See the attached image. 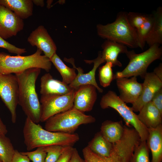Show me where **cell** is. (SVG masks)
I'll return each instance as SVG.
<instances>
[{
  "mask_svg": "<svg viewBox=\"0 0 162 162\" xmlns=\"http://www.w3.org/2000/svg\"><path fill=\"white\" fill-rule=\"evenodd\" d=\"M140 143L137 137L126 131L119 141L112 143V149L109 157L99 156L87 146L83 149L82 154L86 162H130L134 151Z\"/></svg>",
  "mask_w": 162,
  "mask_h": 162,
  "instance_id": "obj_5",
  "label": "cell"
},
{
  "mask_svg": "<svg viewBox=\"0 0 162 162\" xmlns=\"http://www.w3.org/2000/svg\"><path fill=\"white\" fill-rule=\"evenodd\" d=\"M74 89L62 81L54 79L50 73H46L40 78V93L42 96L62 95Z\"/></svg>",
  "mask_w": 162,
  "mask_h": 162,
  "instance_id": "obj_17",
  "label": "cell"
},
{
  "mask_svg": "<svg viewBox=\"0 0 162 162\" xmlns=\"http://www.w3.org/2000/svg\"><path fill=\"white\" fill-rule=\"evenodd\" d=\"M15 151L9 138L0 134V160L1 162H11Z\"/></svg>",
  "mask_w": 162,
  "mask_h": 162,
  "instance_id": "obj_26",
  "label": "cell"
},
{
  "mask_svg": "<svg viewBox=\"0 0 162 162\" xmlns=\"http://www.w3.org/2000/svg\"><path fill=\"white\" fill-rule=\"evenodd\" d=\"M68 162H86L80 156L77 150L74 148L71 156Z\"/></svg>",
  "mask_w": 162,
  "mask_h": 162,
  "instance_id": "obj_37",
  "label": "cell"
},
{
  "mask_svg": "<svg viewBox=\"0 0 162 162\" xmlns=\"http://www.w3.org/2000/svg\"><path fill=\"white\" fill-rule=\"evenodd\" d=\"M50 60L60 74L62 77V81L68 85L70 84L76 76L75 69L74 68H71L66 65L56 53L53 55Z\"/></svg>",
  "mask_w": 162,
  "mask_h": 162,
  "instance_id": "obj_25",
  "label": "cell"
},
{
  "mask_svg": "<svg viewBox=\"0 0 162 162\" xmlns=\"http://www.w3.org/2000/svg\"><path fill=\"white\" fill-rule=\"evenodd\" d=\"M0 4L11 10L22 20L33 14L32 0H0Z\"/></svg>",
  "mask_w": 162,
  "mask_h": 162,
  "instance_id": "obj_21",
  "label": "cell"
},
{
  "mask_svg": "<svg viewBox=\"0 0 162 162\" xmlns=\"http://www.w3.org/2000/svg\"><path fill=\"white\" fill-rule=\"evenodd\" d=\"M100 131L107 140L112 143L122 138L124 132V126L122 121L107 120L102 123Z\"/></svg>",
  "mask_w": 162,
  "mask_h": 162,
  "instance_id": "obj_22",
  "label": "cell"
},
{
  "mask_svg": "<svg viewBox=\"0 0 162 162\" xmlns=\"http://www.w3.org/2000/svg\"><path fill=\"white\" fill-rule=\"evenodd\" d=\"M69 146L53 145L44 146L46 152L45 162H56L58 158Z\"/></svg>",
  "mask_w": 162,
  "mask_h": 162,
  "instance_id": "obj_30",
  "label": "cell"
},
{
  "mask_svg": "<svg viewBox=\"0 0 162 162\" xmlns=\"http://www.w3.org/2000/svg\"><path fill=\"white\" fill-rule=\"evenodd\" d=\"M52 1L48 0L47 1V7L48 8H50V7L51 4L52 3Z\"/></svg>",
  "mask_w": 162,
  "mask_h": 162,
  "instance_id": "obj_41",
  "label": "cell"
},
{
  "mask_svg": "<svg viewBox=\"0 0 162 162\" xmlns=\"http://www.w3.org/2000/svg\"><path fill=\"white\" fill-rule=\"evenodd\" d=\"M153 20V15H148L146 21L136 30L138 47L142 50L146 43V40L151 29Z\"/></svg>",
  "mask_w": 162,
  "mask_h": 162,
  "instance_id": "obj_27",
  "label": "cell"
},
{
  "mask_svg": "<svg viewBox=\"0 0 162 162\" xmlns=\"http://www.w3.org/2000/svg\"><path fill=\"white\" fill-rule=\"evenodd\" d=\"M64 60L66 62L71 64L73 68L76 69L78 71V74L75 78L69 85L71 88L74 89H77L81 86L91 85L94 86L99 93H102L103 92V89L100 88L97 84L95 77L96 72L97 68L101 64L105 62L101 57V52H99L98 56L96 58L91 60H84L87 63H94V66L92 70L86 74L83 73V70L81 68L76 67L74 59L65 58Z\"/></svg>",
  "mask_w": 162,
  "mask_h": 162,
  "instance_id": "obj_11",
  "label": "cell"
},
{
  "mask_svg": "<svg viewBox=\"0 0 162 162\" xmlns=\"http://www.w3.org/2000/svg\"><path fill=\"white\" fill-rule=\"evenodd\" d=\"M24 23L11 10L0 4V36L4 39L17 35L23 28Z\"/></svg>",
  "mask_w": 162,
  "mask_h": 162,
  "instance_id": "obj_12",
  "label": "cell"
},
{
  "mask_svg": "<svg viewBox=\"0 0 162 162\" xmlns=\"http://www.w3.org/2000/svg\"><path fill=\"white\" fill-rule=\"evenodd\" d=\"M141 94L133 104L134 112H139L146 104L151 101L155 93L162 88V81L152 72H147L144 78Z\"/></svg>",
  "mask_w": 162,
  "mask_h": 162,
  "instance_id": "obj_13",
  "label": "cell"
},
{
  "mask_svg": "<svg viewBox=\"0 0 162 162\" xmlns=\"http://www.w3.org/2000/svg\"><path fill=\"white\" fill-rule=\"evenodd\" d=\"M27 156L32 162H45L46 152L44 147H40L33 151L20 152Z\"/></svg>",
  "mask_w": 162,
  "mask_h": 162,
  "instance_id": "obj_32",
  "label": "cell"
},
{
  "mask_svg": "<svg viewBox=\"0 0 162 162\" xmlns=\"http://www.w3.org/2000/svg\"><path fill=\"white\" fill-rule=\"evenodd\" d=\"M137 115L140 122L148 129L162 124V114L151 101L145 104Z\"/></svg>",
  "mask_w": 162,
  "mask_h": 162,
  "instance_id": "obj_18",
  "label": "cell"
},
{
  "mask_svg": "<svg viewBox=\"0 0 162 162\" xmlns=\"http://www.w3.org/2000/svg\"><path fill=\"white\" fill-rule=\"evenodd\" d=\"M42 51L37 49L34 54L27 56H11L0 53V74H15L29 68H38L48 72L51 68L50 59L42 55Z\"/></svg>",
  "mask_w": 162,
  "mask_h": 162,
  "instance_id": "obj_4",
  "label": "cell"
},
{
  "mask_svg": "<svg viewBox=\"0 0 162 162\" xmlns=\"http://www.w3.org/2000/svg\"><path fill=\"white\" fill-rule=\"evenodd\" d=\"M154 74L162 81V64L160 63L155 68L153 72Z\"/></svg>",
  "mask_w": 162,
  "mask_h": 162,
  "instance_id": "obj_38",
  "label": "cell"
},
{
  "mask_svg": "<svg viewBox=\"0 0 162 162\" xmlns=\"http://www.w3.org/2000/svg\"><path fill=\"white\" fill-rule=\"evenodd\" d=\"M98 35L107 40L114 41L131 48L138 47L136 30L128 19L127 13H118L115 21L106 25L97 26Z\"/></svg>",
  "mask_w": 162,
  "mask_h": 162,
  "instance_id": "obj_3",
  "label": "cell"
},
{
  "mask_svg": "<svg viewBox=\"0 0 162 162\" xmlns=\"http://www.w3.org/2000/svg\"><path fill=\"white\" fill-rule=\"evenodd\" d=\"M160 46L154 44L139 54L136 53L133 50L128 51L125 54L129 60V62L123 70L114 74V79L138 76L144 78L149 65L161 57L162 48Z\"/></svg>",
  "mask_w": 162,
  "mask_h": 162,
  "instance_id": "obj_6",
  "label": "cell"
},
{
  "mask_svg": "<svg viewBox=\"0 0 162 162\" xmlns=\"http://www.w3.org/2000/svg\"><path fill=\"white\" fill-rule=\"evenodd\" d=\"M23 133L24 142L28 151L40 147L53 145L72 146L80 139L77 134L47 130L27 117Z\"/></svg>",
  "mask_w": 162,
  "mask_h": 162,
  "instance_id": "obj_1",
  "label": "cell"
},
{
  "mask_svg": "<svg viewBox=\"0 0 162 162\" xmlns=\"http://www.w3.org/2000/svg\"><path fill=\"white\" fill-rule=\"evenodd\" d=\"M146 142L151 152V162L162 161V124L154 128H148Z\"/></svg>",
  "mask_w": 162,
  "mask_h": 162,
  "instance_id": "obj_20",
  "label": "cell"
},
{
  "mask_svg": "<svg viewBox=\"0 0 162 162\" xmlns=\"http://www.w3.org/2000/svg\"><path fill=\"white\" fill-rule=\"evenodd\" d=\"M100 106L102 109L110 107L114 109L125 121L126 125L132 126L138 133L141 141H146L148 129L139 120L137 115L131 107L127 106L114 91L110 90L101 98Z\"/></svg>",
  "mask_w": 162,
  "mask_h": 162,
  "instance_id": "obj_8",
  "label": "cell"
},
{
  "mask_svg": "<svg viewBox=\"0 0 162 162\" xmlns=\"http://www.w3.org/2000/svg\"><path fill=\"white\" fill-rule=\"evenodd\" d=\"M73 146H69L61 155L56 162H68L74 149Z\"/></svg>",
  "mask_w": 162,
  "mask_h": 162,
  "instance_id": "obj_35",
  "label": "cell"
},
{
  "mask_svg": "<svg viewBox=\"0 0 162 162\" xmlns=\"http://www.w3.org/2000/svg\"><path fill=\"white\" fill-rule=\"evenodd\" d=\"M27 41L32 46H36L40 50L50 59L56 53V45L47 30L42 25L32 31Z\"/></svg>",
  "mask_w": 162,
  "mask_h": 162,
  "instance_id": "obj_14",
  "label": "cell"
},
{
  "mask_svg": "<svg viewBox=\"0 0 162 162\" xmlns=\"http://www.w3.org/2000/svg\"><path fill=\"white\" fill-rule=\"evenodd\" d=\"M112 64L109 62L106 64L99 68V78L100 84L106 88L109 86L114 80V74H113Z\"/></svg>",
  "mask_w": 162,
  "mask_h": 162,
  "instance_id": "obj_28",
  "label": "cell"
},
{
  "mask_svg": "<svg viewBox=\"0 0 162 162\" xmlns=\"http://www.w3.org/2000/svg\"><path fill=\"white\" fill-rule=\"evenodd\" d=\"M112 146V143L107 140L99 131L95 134L87 146L99 156L108 157L110 154Z\"/></svg>",
  "mask_w": 162,
  "mask_h": 162,
  "instance_id": "obj_24",
  "label": "cell"
},
{
  "mask_svg": "<svg viewBox=\"0 0 162 162\" xmlns=\"http://www.w3.org/2000/svg\"><path fill=\"white\" fill-rule=\"evenodd\" d=\"M151 101L162 114V88L155 93Z\"/></svg>",
  "mask_w": 162,
  "mask_h": 162,
  "instance_id": "obj_34",
  "label": "cell"
},
{
  "mask_svg": "<svg viewBox=\"0 0 162 162\" xmlns=\"http://www.w3.org/2000/svg\"><path fill=\"white\" fill-rule=\"evenodd\" d=\"M76 89L62 95L41 96L40 122H44L53 116L74 107V100Z\"/></svg>",
  "mask_w": 162,
  "mask_h": 162,
  "instance_id": "obj_9",
  "label": "cell"
},
{
  "mask_svg": "<svg viewBox=\"0 0 162 162\" xmlns=\"http://www.w3.org/2000/svg\"><path fill=\"white\" fill-rule=\"evenodd\" d=\"M0 47L7 50L9 52L21 55L26 52L25 48L17 47L11 44L0 36Z\"/></svg>",
  "mask_w": 162,
  "mask_h": 162,
  "instance_id": "obj_33",
  "label": "cell"
},
{
  "mask_svg": "<svg viewBox=\"0 0 162 162\" xmlns=\"http://www.w3.org/2000/svg\"><path fill=\"white\" fill-rule=\"evenodd\" d=\"M0 162H1V161H0Z\"/></svg>",
  "mask_w": 162,
  "mask_h": 162,
  "instance_id": "obj_42",
  "label": "cell"
},
{
  "mask_svg": "<svg viewBox=\"0 0 162 162\" xmlns=\"http://www.w3.org/2000/svg\"><path fill=\"white\" fill-rule=\"evenodd\" d=\"M18 92V83L15 75L0 74V97L10 111L13 123L16 122V120Z\"/></svg>",
  "mask_w": 162,
  "mask_h": 162,
  "instance_id": "obj_10",
  "label": "cell"
},
{
  "mask_svg": "<svg viewBox=\"0 0 162 162\" xmlns=\"http://www.w3.org/2000/svg\"><path fill=\"white\" fill-rule=\"evenodd\" d=\"M149 152L146 141H141L135 148L130 162H150Z\"/></svg>",
  "mask_w": 162,
  "mask_h": 162,
  "instance_id": "obj_29",
  "label": "cell"
},
{
  "mask_svg": "<svg viewBox=\"0 0 162 162\" xmlns=\"http://www.w3.org/2000/svg\"><path fill=\"white\" fill-rule=\"evenodd\" d=\"M11 162H30L28 158L15 150Z\"/></svg>",
  "mask_w": 162,
  "mask_h": 162,
  "instance_id": "obj_36",
  "label": "cell"
},
{
  "mask_svg": "<svg viewBox=\"0 0 162 162\" xmlns=\"http://www.w3.org/2000/svg\"><path fill=\"white\" fill-rule=\"evenodd\" d=\"M33 4L37 6L43 7L44 6V1L43 0H32Z\"/></svg>",
  "mask_w": 162,
  "mask_h": 162,
  "instance_id": "obj_40",
  "label": "cell"
},
{
  "mask_svg": "<svg viewBox=\"0 0 162 162\" xmlns=\"http://www.w3.org/2000/svg\"><path fill=\"white\" fill-rule=\"evenodd\" d=\"M41 69L32 68L15 74L19 86L18 104L27 117L36 124L40 122L41 106L35 83Z\"/></svg>",
  "mask_w": 162,
  "mask_h": 162,
  "instance_id": "obj_2",
  "label": "cell"
},
{
  "mask_svg": "<svg viewBox=\"0 0 162 162\" xmlns=\"http://www.w3.org/2000/svg\"><path fill=\"white\" fill-rule=\"evenodd\" d=\"M119 93V98L125 103L133 104L142 92L143 84L139 82L136 76L130 78L122 77L116 79Z\"/></svg>",
  "mask_w": 162,
  "mask_h": 162,
  "instance_id": "obj_15",
  "label": "cell"
},
{
  "mask_svg": "<svg viewBox=\"0 0 162 162\" xmlns=\"http://www.w3.org/2000/svg\"><path fill=\"white\" fill-rule=\"evenodd\" d=\"M101 57L105 62H110L113 67H121L122 64L118 60V55L126 54L128 51L127 47L116 42L106 40L103 44Z\"/></svg>",
  "mask_w": 162,
  "mask_h": 162,
  "instance_id": "obj_19",
  "label": "cell"
},
{
  "mask_svg": "<svg viewBox=\"0 0 162 162\" xmlns=\"http://www.w3.org/2000/svg\"><path fill=\"white\" fill-rule=\"evenodd\" d=\"M127 16L130 25L136 30L146 21L148 15L138 13L129 12L127 13Z\"/></svg>",
  "mask_w": 162,
  "mask_h": 162,
  "instance_id": "obj_31",
  "label": "cell"
},
{
  "mask_svg": "<svg viewBox=\"0 0 162 162\" xmlns=\"http://www.w3.org/2000/svg\"><path fill=\"white\" fill-rule=\"evenodd\" d=\"M96 88L91 85H83L76 90L74 108L82 112L91 111L97 98Z\"/></svg>",
  "mask_w": 162,
  "mask_h": 162,
  "instance_id": "obj_16",
  "label": "cell"
},
{
  "mask_svg": "<svg viewBox=\"0 0 162 162\" xmlns=\"http://www.w3.org/2000/svg\"><path fill=\"white\" fill-rule=\"evenodd\" d=\"M95 118L74 108L57 114L45 121V129L50 131L73 133L81 125L94 122Z\"/></svg>",
  "mask_w": 162,
  "mask_h": 162,
  "instance_id": "obj_7",
  "label": "cell"
},
{
  "mask_svg": "<svg viewBox=\"0 0 162 162\" xmlns=\"http://www.w3.org/2000/svg\"><path fill=\"white\" fill-rule=\"evenodd\" d=\"M7 132L8 130L6 126L0 117V134L6 135Z\"/></svg>",
  "mask_w": 162,
  "mask_h": 162,
  "instance_id": "obj_39",
  "label": "cell"
},
{
  "mask_svg": "<svg viewBox=\"0 0 162 162\" xmlns=\"http://www.w3.org/2000/svg\"><path fill=\"white\" fill-rule=\"evenodd\" d=\"M154 20L146 43L150 46L162 44V8L159 7L153 14Z\"/></svg>",
  "mask_w": 162,
  "mask_h": 162,
  "instance_id": "obj_23",
  "label": "cell"
}]
</instances>
